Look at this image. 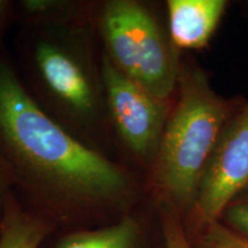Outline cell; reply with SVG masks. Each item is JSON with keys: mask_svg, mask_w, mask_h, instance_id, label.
<instances>
[{"mask_svg": "<svg viewBox=\"0 0 248 248\" xmlns=\"http://www.w3.org/2000/svg\"><path fill=\"white\" fill-rule=\"evenodd\" d=\"M0 152L14 175L18 200L57 232L111 224L148 197L142 173L86 146L31 100L5 48Z\"/></svg>", "mask_w": 248, "mask_h": 248, "instance_id": "1", "label": "cell"}, {"mask_svg": "<svg viewBox=\"0 0 248 248\" xmlns=\"http://www.w3.org/2000/svg\"><path fill=\"white\" fill-rule=\"evenodd\" d=\"M93 14L94 8L66 20L17 23L13 62L28 95L49 119L92 150L122 161L108 116Z\"/></svg>", "mask_w": 248, "mask_h": 248, "instance_id": "2", "label": "cell"}, {"mask_svg": "<svg viewBox=\"0 0 248 248\" xmlns=\"http://www.w3.org/2000/svg\"><path fill=\"white\" fill-rule=\"evenodd\" d=\"M243 100L222 97L206 70L182 57L177 89L159 150L146 176L148 195L184 219L225 124Z\"/></svg>", "mask_w": 248, "mask_h": 248, "instance_id": "3", "label": "cell"}, {"mask_svg": "<svg viewBox=\"0 0 248 248\" xmlns=\"http://www.w3.org/2000/svg\"><path fill=\"white\" fill-rule=\"evenodd\" d=\"M93 21L111 66L156 97L172 100L183 54L153 6L140 0L95 1Z\"/></svg>", "mask_w": 248, "mask_h": 248, "instance_id": "4", "label": "cell"}, {"mask_svg": "<svg viewBox=\"0 0 248 248\" xmlns=\"http://www.w3.org/2000/svg\"><path fill=\"white\" fill-rule=\"evenodd\" d=\"M108 116L120 157L146 178L172 100H164L116 70L102 54Z\"/></svg>", "mask_w": 248, "mask_h": 248, "instance_id": "5", "label": "cell"}, {"mask_svg": "<svg viewBox=\"0 0 248 248\" xmlns=\"http://www.w3.org/2000/svg\"><path fill=\"white\" fill-rule=\"evenodd\" d=\"M248 185V99L230 117L210 155L184 224L218 221L232 198Z\"/></svg>", "mask_w": 248, "mask_h": 248, "instance_id": "6", "label": "cell"}, {"mask_svg": "<svg viewBox=\"0 0 248 248\" xmlns=\"http://www.w3.org/2000/svg\"><path fill=\"white\" fill-rule=\"evenodd\" d=\"M159 210L148 195L135 209L111 224L94 229L58 231L46 248H164Z\"/></svg>", "mask_w": 248, "mask_h": 248, "instance_id": "7", "label": "cell"}, {"mask_svg": "<svg viewBox=\"0 0 248 248\" xmlns=\"http://www.w3.org/2000/svg\"><path fill=\"white\" fill-rule=\"evenodd\" d=\"M228 6L226 0H168L167 30L173 47L182 54L206 48Z\"/></svg>", "mask_w": 248, "mask_h": 248, "instance_id": "8", "label": "cell"}, {"mask_svg": "<svg viewBox=\"0 0 248 248\" xmlns=\"http://www.w3.org/2000/svg\"><path fill=\"white\" fill-rule=\"evenodd\" d=\"M54 232L57 229L28 209L14 191L7 195L0 218V248H40Z\"/></svg>", "mask_w": 248, "mask_h": 248, "instance_id": "9", "label": "cell"}, {"mask_svg": "<svg viewBox=\"0 0 248 248\" xmlns=\"http://www.w3.org/2000/svg\"><path fill=\"white\" fill-rule=\"evenodd\" d=\"M95 1L78 0H20L16 1V23L51 22L80 16L93 11Z\"/></svg>", "mask_w": 248, "mask_h": 248, "instance_id": "10", "label": "cell"}, {"mask_svg": "<svg viewBox=\"0 0 248 248\" xmlns=\"http://www.w3.org/2000/svg\"><path fill=\"white\" fill-rule=\"evenodd\" d=\"M183 225L191 248H248V239L226 229L218 221Z\"/></svg>", "mask_w": 248, "mask_h": 248, "instance_id": "11", "label": "cell"}, {"mask_svg": "<svg viewBox=\"0 0 248 248\" xmlns=\"http://www.w3.org/2000/svg\"><path fill=\"white\" fill-rule=\"evenodd\" d=\"M218 222L229 230L248 239V185L229 201Z\"/></svg>", "mask_w": 248, "mask_h": 248, "instance_id": "12", "label": "cell"}, {"mask_svg": "<svg viewBox=\"0 0 248 248\" xmlns=\"http://www.w3.org/2000/svg\"><path fill=\"white\" fill-rule=\"evenodd\" d=\"M155 202V201H154ZM162 225L164 248H191L179 214L167 204L155 202Z\"/></svg>", "mask_w": 248, "mask_h": 248, "instance_id": "13", "label": "cell"}, {"mask_svg": "<svg viewBox=\"0 0 248 248\" xmlns=\"http://www.w3.org/2000/svg\"><path fill=\"white\" fill-rule=\"evenodd\" d=\"M16 1L0 0V51L4 49V37L12 24L16 23Z\"/></svg>", "mask_w": 248, "mask_h": 248, "instance_id": "14", "label": "cell"}, {"mask_svg": "<svg viewBox=\"0 0 248 248\" xmlns=\"http://www.w3.org/2000/svg\"><path fill=\"white\" fill-rule=\"evenodd\" d=\"M15 178L11 168L0 152V218L7 195L14 190Z\"/></svg>", "mask_w": 248, "mask_h": 248, "instance_id": "15", "label": "cell"}]
</instances>
